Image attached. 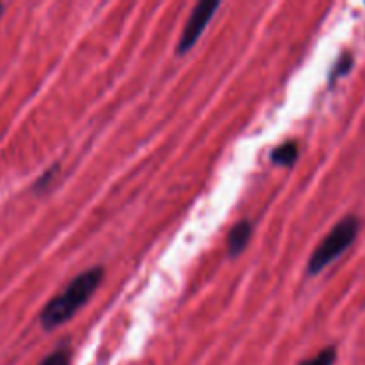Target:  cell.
<instances>
[{
	"mask_svg": "<svg viewBox=\"0 0 365 365\" xmlns=\"http://www.w3.org/2000/svg\"><path fill=\"white\" fill-rule=\"evenodd\" d=\"M103 277H106V271L102 266H93L77 274L64 287V291L53 296L39 312V323H41L43 330L52 331L59 328L61 324L68 323L98 291Z\"/></svg>",
	"mask_w": 365,
	"mask_h": 365,
	"instance_id": "cell-1",
	"label": "cell"
},
{
	"mask_svg": "<svg viewBox=\"0 0 365 365\" xmlns=\"http://www.w3.org/2000/svg\"><path fill=\"white\" fill-rule=\"evenodd\" d=\"M359 232L360 220L355 214H348L339 223H335L327 237L317 245V248L310 255L309 262H307V274L316 277L334 260H337L342 253L348 252L355 239L359 237Z\"/></svg>",
	"mask_w": 365,
	"mask_h": 365,
	"instance_id": "cell-2",
	"label": "cell"
},
{
	"mask_svg": "<svg viewBox=\"0 0 365 365\" xmlns=\"http://www.w3.org/2000/svg\"><path fill=\"white\" fill-rule=\"evenodd\" d=\"M220 7L221 2H217V0H202V2L192 7L191 14H189L187 21L184 25V31L178 38L177 56H185V53L195 48L198 39L202 38L203 31H205L209 21L212 20Z\"/></svg>",
	"mask_w": 365,
	"mask_h": 365,
	"instance_id": "cell-3",
	"label": "cell"
},
{
	"mask_svg": "<svg viewBox=\"0 0 365 365\" xmlns=\"http://www.w3.org/2000/svg\"><path fill=\"white\" fill-rule=\"evenodd\" d=\"M253 235V223L250 220H241L230 228L227 237V252L230 259H237L248 246Z\"/></svg>",
	"mask_w": 365,
	"mask_h": 365,
	"instance_id": "cell-4",
	"label": "cell"
},
{
	"mask_svg": "<svg viewBox=\"0 0 365 365\" xmlns=\"http://www.w3.org/2000/svg\"><path fill=\"white\" fill-rule=\"evenodd\" d=\"M299 157V145L298 141H285L282 145H278L277 148H273L269 159L274 166L282 168H291L294 166L296 160Z\"/></svg>",
	"mask_w": 365,
	"mask_h": 365,
	"instance_id": "cell-5",
	"label": "cell"
},
{
	"mask_svg": "<svg viewBox=\"0 0 365 365\" xmlns=\"http://www.w3.org/2000/svg\"><path fill=\"white\" fill-rule=\"evenodd\" d=\"M353 64H355V59H353L351 53H344V56L339 57V59L335 61L334 68H331L330 75H328V84L334 86L339 78L346 77V75L351 71Z\"/></svg>",
	"mask_w": 365,
	"mask_h": 365,
	"instance_id": "cell-6",
	"label": "cell"
},
{
	"mask_svg": "<svg viewBox=\"0 0 365 365\" xmlns=\"http://www.w3.org/2000/svg\"><path fill=\"white\" fill-rule=\"evenodd\" d=\"M71 364V349L70 346L64 342L59 348L53 349L52 353L45 356L38 365H70Z\"/></svg>",
	"mask_w": 365,
	"mask_h": 365,
	"instance_id": "cell-7",
	"label": "cell"
},
{
	"mask_svg": "<svg viewBox=\"0 0 365 365\" xmlns=\"http://www.w3.org/2000/svg\"><path fill=\"white\" fill-rule=\"evenodd\" d=\"M337 348L335 346H327L317 355H314L312 359L303 360L298 365H334L337 362Z\"/></svg>",
	"mask_w": 365,
	"mask_h": 365,
	"instance_id": "cell-8",
	"label": "cell"
},
{
	"mask_svg": "<svg viewBox=\"0 0 365 365\" xmlns=\"http://www.w3.org/2000/svg\"><path fill=\"white\" fill-rule=\"evenodd\" d=\"M57 170H59V164H53L50 170H46L45 173H43L41 177L34 182V191H41V189H45L46 184H48V182L57 175Z\"/></svg>",
	"mask_w": 365,
	"mask_h": 365,
	"instance_id": "cell-9",
	"label": "cell"
},
{
	"mask_svg": "<svg viewBox=\"0 0 365 365\" xmlns=\"http://www.w3.org/2000/svg\"><path fill=\"white\" fill-rule=\"evenodd\" d=\"M2 11H4V6H2V4H0V16H2Z\"/></svg>",
	"mask_w": 365,
	"mask_h": 365,
	"instance_id": "cell-10",
	"label": "cell"
}]
</instances>
